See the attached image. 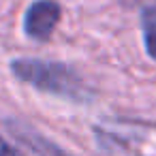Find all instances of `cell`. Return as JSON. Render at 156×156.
<instances>
[{
	"instance_id": "cell-3",
	"label": "cell",
	"mask_w": 156,
	"mask_h": 156,
	"mask_svg": "<svg viewBox=\"0 0 156 156\" xmlns=\"http://www.w3.org/2000/svg\"><path fill=\"white\" fill-rule=\"evenodd\" d=\"M141 28L145 51L152 60H156V7H145L141 11Z\"/></svg>"
},
{
	"instance_id": "cell-4",
	"label": "cell",
	"mask_w": 156,
	"mask_h": 156,
	"mask_svg": "<svg viewBox=\"0 0 156 156\" xmlns=\"http://www.w3.org/2000/svg\"><path fill=\"white\" fill-rule=\"evenodd\" d=\"M0 156H22V154H20L2 135H0Z\"/></svg>"
},
{
	"instance_id": "cell-1",
	"label": "cell",
	"mask_w": 156,
	"mask_h": 156,
	"mask_svg": "<svg viewBox=\"0 0 156 156\" xmlns=\"http://www.w3.org/2000/svg\"><path fill=\"white\" fill-rule=\"evenodd\" d=\"M11 73L20 81L41 90V92L71 98L75 103H86L92 96V92L83 83V79L71 66H66L62 62L39 60V58H17L11 62Z\"/></svg>"
},
{
	"instance_id": "cell-2",
	"label": "cell",
	"mask_w": 156,
	"mask_h": 156,
	"mask_svg": "<svg viewBox=\"0 0 156 156\" xmlns=\"http://www.w3.org/2000/svg\"><path fill=\"white\" fill-rule=\"evenodd\" d=\"M62 9L56 0H34L24 17V32L32 41H47L60 22Z\"/></svg>"
}]
</instances>
